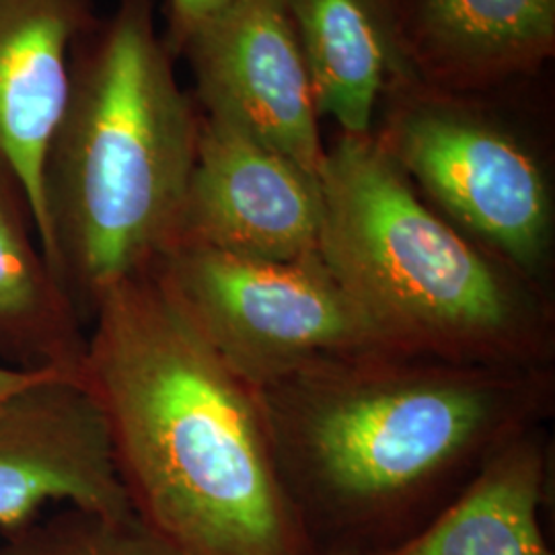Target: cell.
Segmentation results:
<instances>
[{"mask_svg":"<svg viewBox=\"0 0 555 555\" xmlns=\"http://www.w3.org/2000/svg\"><path fill=\"white\" fill-rule=\"evenodd\" d=\"M238 2L243 0H163L165 34L160 36L169 52L178 60L181 46L198 27L237 7Z\"/></svg>","mask_w":555,"mask_h":555,"instance_id":"cell-16","label":"cell"},{"mask_svg":"<svg viewBox=\"0 0 555 555\" xmlns=\"http://www.w3.org/2000/svg\"><path fill=\"white\" fill-rule=\"evenodd\" d=\"M87 327L43 258L20 176L0 157V358L82 380Z\"/></svg>","mask_w":555,"mask_h":555,"instance_id":"cell-12","label":"cell"},{"mask_svg":"<svg viewBox=\"0 0 555 555\" xmlns=\"http://www.w3.org/2000/svg\"><path fill=\"white\" fill-rule=\"evenodd\" d=\"M319 254L387 348L498 366H554L550 291L463 235L385 146L341 134L319 173Z\"/></svg>","mask_w":555,"mask_h":555,"instance_id":"cell-4","label":"cell"},{"mask_svg":"<svg viewBox=\"0 0 555 555\" xmlns=\"http://www.w3.org/2000/svg\"><path fill=\"white\" fill-rule=\"evenodd\" d=\"M307 62L319 116L371 134L389 80L412 79L387 0H282Z\"/></svg>","mask_w":555,"mask_h":555,"instance_id":"cell-11","label":"cell"},{"mask_svg":"<svg viewBox=\"0 0 555 555\" xmlns=\"http://www.w3.org/2000/svg\"><path fill=\"white\" fill-rule=\"evenodd\" d=\"M59 500L103 515L134 513L98 401L82 380L52 375L0 410L2 533Z\"/></svg>","mask_w":555,"mask_h":555,"instance_id":"cell-9","label":"cell"},{"mask_svg":"<svg viewBox=\"0 0 555 555\" xmlns=\"http://www.w3.org/2000/svg\"><path fill=\"white\" fill-rule=\"evenodd\" d=\"M0 555H183L137 513L103 515L66 506L2 533Z\"/></svg>","mask_w":555,"mask_h":555,"instance_id":"cell-15","label":"cell"},{"mask_svg":"<svg viewBox=\"0 0 555 555\" xmlns=\"http://www.w3.org/2000/svg\"><path fill=\"white\" fill-rule=\"evenodd\" d=\"M178 59L190 64L204 118L235 128L319 178L325 146L318 101L282 0L238 2L198 27Z\"/></svg>","mask_w":555,"mask_h":555,"instance_id":"cell-7","label":"cell"},{"mask_svg":"<svg viewBox=\"0 0 555 555\" xmlns=\"http://www.w3.org/2000/svg\"><path fill=\"white\" fill-rule=\"evenodd\" d=\"M545 426L513 438L417 535L380 555H554L539 522L547 486Z\"/></svg>","mask_w":555,"mask_h":555,"instance_id":"cell-13","label":"cell"},{"mask_svg":"<svg viewBox=\"0 0 555 555\" xmlns=\"http://www.w3.org/2000/svg\"><path fill=\"white\" fill-rule=\"evenodd\" d=\"M153 274L217 357L256 391L332 360L391 350L321 254L263 261L178 245Z\"/></svg>","mask_w":555,"mask_h":555,"instance_id":"cell-5","label":"cell"},{"mask_svg":"<svg viewBox=\"0 0 555 555\" xmlns=\"http://www.w3.org/2000/svg\"><path fill=\"white\" fill-rule=\"evenodd\" d=\"M378 142L463 235L547 291L554 198L520 140L447 101L420 100L397 112Z\"/></svg>","mask_w":555,"mask_h":555,"instance_id":"cell-6","label":"cell"},{"mask_svg":"<svg viewBox=\"0 0 555 555\" xmlns=\"http://www.w3.org/2000/svg\"><path fill=\"white\" fill-rule=\"evenodd\" d=\"M52 375H60V373H54V371H25V369H15V366H9V364H0V410L17 393L25 391L27 387H31L36 383H40L43 378L52 377Z\"/></svg>","mask_w":555,"mask_h":555,"instance_id":"cell-17","label":"cell"},{"mask_svg":"<svg viewBox=\"0 0 555 555\" xmlns=\"http://www.w3.org/2000/svg\"><path fill=\"white\" fill-rule=\"evenodd\" d=\"M199 124L157 29V0H118L75 43L43 159L38 238L85 327L105 291L176 247Z\"/></svg>","mask_w":555,"mask_h":555,"instance_id":"cell-3","label":"cell"},{"mask_svg":"<svg viewBox=\"0 0 555 555\" xmlns=\"http://www.w3.org/2000/svg\"><path fill=\"white\" fill-rule=\"evenodd\" d=\"M82 385L137 515L183 555H315L258 391L202 339L153 272L105 291Z\"/></svg>","mask_w":555,"mask_h":555,"instance_id":"cell-1","label":"cell"},{"mask_svg":"<svg viewBox=\"0 0 555 555\" xmlns=\"http://www.w3.org/2000/svg\"><path fill=\"white\" fill-rule=\"evenodd\" d=\"M321 227L318 176L235 128L202 116L176 247L198 245L237 258L297 261L318 256Z\"/></svg>","mask_w":555,"mask_h":555,"instance_id":"cell-8","label":"cell"},{"mask_svg":"<svg viewBox=\"0 0 555 555\" xmlns=\"http://www.w3.org/2000/svg\"><path fill=\"white\" fill-rule=\"evenodd\" d=\"M93 0H0V157L41 220V173L70 89L73 48L95 23Z\"/></svg>","mask_w":555,"mask_h":555,"instance_id":"cell-10","label":"cell"},{"mask_svg":"<svg viewBox=\"0 0 555 555\" xmlns=\"http://www.w3.org/2000/svg\"><path fill=\"white\" fill-rule=\"evenodd\" d=\"M417 40L438 70L494 79L547 59L555 0H417Z\"/></svg>","mask_w":555,"mask_h":555,"instance_id":"cell-14","label":"cell"},{"mask_svg":"<svg viewBox=\"0 0 555 555\" xmlns=\"http://www.w3.org/2000/svg\"><path fill=\"white\" fill-rule=\"evenodd\" d=\"M278 474L298 516L346 525L408 513L543 426L554 366H498L373 350L258 389Z\"/></svg>","mask_w":555,"mask_h":555,"instance_id":"cell-2","label":"cell"}]
</instances>
